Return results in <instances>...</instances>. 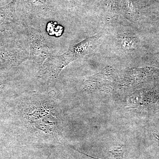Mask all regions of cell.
Returning a JSON list of instances; mask_svg holds the SVG:
<instances>
[{
	"instance_id": "obj_3",
	"label": "cell",
	"mask_w": 159,
	"mask_h": 159,
	"mask_svg": "<svg viewBox=\"0 0 159 159\" xmlns=\"http://www.w3.org/2000/svg\"><path fill=\"white\" fill-rule=\"evenodd\" d=\"M16 1L0 8V31H6L14 23Z\"/></svg>"
},
{
	"instance_id": "obj_6",
	"label": "cell",
	"mask_w": 159,
	"mask_h": 159,
	"mask_svg": "<svg viewBox=\"0 0 159 159\" xmlns=\"http://www.w3.org/2000/svg\"><path fill=\"white\" fill-rule=\"evenodd\" d=\"M135 36L131 33H123L118 38V45L122 51H131L135 48Z\"/></svg>"
},
{
	"instance_id": "obj_7",
	"label": "cell",
	"mask_w": 159,
	"mask_h": 159,
	"mask_svg": "<svg viewBox=\"0 0 159 159\" xmlns=\"http://www.w3.org/2000/svg\"><path fill=\"white\" fill-rule=\"evenodd\" d=\"M153 134L154 136L155 139L157 140L158 142L159 143V134L155 132H153Z\"/></svg>"
},
{
	"instance_id": "obj_5",
	"label": "cell",
	"mask_w": 159,
	"mask_h": 159,
	"mask_svg": "<svg viewBox=\"0 0 159 159\" xmlns=\"http://www.w3.org/2000/svg\"><path fill=\"white\" fill-rule=\"evenodd\" d=\"M31 55L32 56L37 57L41 54L46 57L48 49L43 37H40L39 34L31 32Z\"/></svg>"
},
{
	"instance_id": "obj_2",
	"label": "cell",
	"mask_w": 159,
	"mask_h": 159,
	"mask_svg": "<svg viewBox=\"0 0 159 159\" xmlns=\"http://www.w3.org/2000/svg\"><path fill=\"white\" fill-rule=\"evenodd\" d=\"M84 82L87 89L109 92L115 87L116 78L113 70L110 67L106 68L98 74L85 77Z\"/></svg>"
},
{
	"instance_id": "obj_4",
	"label": "cell",
	"mask_w": 159,
	"mask_h": 159,
	"mask_svg": "<svg viewBox=\"0 0 159 159\" xmlns=\"http://www.w3.org/2000/svg\"><path fill=\"white\" fill-rule=\"evenodd\" d=\"M0 60L8 65L14 66L17 64L21 60L16 50L0 44Z\"/></svg>"
},
{
	"instance_id": "obj_1",
	"label": "cell",
	"mask_w": 159,
	"mask_h": 159,
	"mask_svg": "<svg viewBox=\"0 0 159 159\" xmlns=\"http://www.w3.org/2000/svg\"><path fill=\"white\" fill-rule=\"evenodd\" d=\"M102 34V32H99L71 46L62 55L50 57L46 62V73L49 76L56 78L62 69L70 63L92 53L97 47Z\"/></svg>"
}]
</instances>
